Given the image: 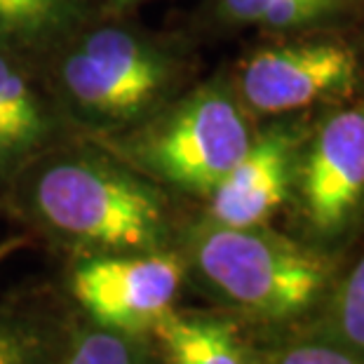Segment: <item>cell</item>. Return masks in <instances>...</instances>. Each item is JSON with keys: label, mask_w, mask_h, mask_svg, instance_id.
<instances>
[{"label": "cell", "mask_w": 364, "mask_h": 364, "mask_svg": "<svg viewBox=\"0 0 364 364\" xmlns=\"http://www.w3.org/2000/svg\"><path fill=\"white\" fill-rule=\"evenodd\" d=\"M183 259L216 299L266 324L313 313L336 282L331 257L268 223L226 226L205 216L188 230Z\"/></svg>", "instance_id": "7a4b0ae2"}, {"label": "cell", "mask_w": 364, "mask_h": 364, "mask_svg": "<svg viewBox=\"0 0 364 364\" xmlns=\"http://www.w3.org/2000/svg\"><path fill=\"white\" fill-rule=\"evenodd\" d=\"M59 97L82 122L115 129L158 113L179 80V59L151 36L99 26L59 45Z\"/></svg>", "instance_id": "3957f363"}, {"label": "cell", "mask_w": 364, "mask_h": 364, "mask_svg": "<svg viewBox=\"0 0 364 364\" xmlns=\"http://www.w3.org/2000/svg\"><path fill=\"white\" fill-rule=\"evenodd\" d=\"M85 14L87 0H0V45L17 54L59 48Z\"/></svg>", "instance_id": "8fae6325"}, {"label": "cell", "mask_w": 364, "mask_h": 364, "mask_svg": "<svg viewBox=\"0 0 364 364\" xmlns=\"http://www.w3.org/2000/svg\"><path fill=\"white\" fill-rule=\"evenodd\" d=\"M257 364H364V360L343 346L308 334L306 338L257 353Z\"/></svg>", "instance_id": "9a60e30c"}, {"label": "cell", "mask_w": 364, "mask_h": 364, "mask_svg": "<svg viewBox=\"0 0 364 364\" xmlns=\"http://www.w3.org/2000/svg\"><path fill=\"white\" fill-rule=\"evenodd\" d=\"M24 205L43 230L87 257L167 250L172 240L158 186L102 156L41 160L26 179Z\"/></svg>", "instance_id": "6da1fadb"}, {"label": "cell", "mask_w": 364, "mask_h": 364, "mask_svg": "<svg viewBox=\"0 0 364 364\" xmlns=\"http://www.w3.org/2000/svg\"><path fill=\"white\" fill-rule=\"evenodd\" d=\"M358 85V57L338 41H294L261 48L237 73V97L259 115H284L346 97Z\"/></svg>", "instance_id": "52a82bcc"}, {"label": "cell", "mask_w": 364, "mask_h": 364, "mask_svg": "<svg viewBox=\"0 0 364 364\" xmlns=\"http://www.w3.org/2000/svg\"><path fill=\"white\" fill-rule=\"evenodd\" d=\"M59 364H162L141 336L120 334L90 322L68 331Z\"/></svg>", "instance_id": "4fadbf2b"}, {"label": "cell", "mask_w": 364, "mask_h": 364, "mask_svg": "<svg viewBox=\"0 0 364 364\" xmlns=\"http://www.w3.org/2000/svg\"><path fill=\"white\" fill-rule=\"evenodd\" d=\"M26 237H7L0 242V263H3L5 259H10L14 252H19L21 247H24Z\"/></svg>", "instance_id": "2e32d148"}, {"label": "cell", "mask_w": 364, "mask_h": 364, "mask_svg": "<svg viewBox=\"0 0 364 364\" xmlns=\"http://www.w3.org/2000/svg\"><path fill=\"white\" fill-rule=\"evenodd\" d=\"M64 338L33 317L0 311V364H59Z\"/></svg>", "instance_id": "5bb4252c"}, {"label": "cell", "mask_w": 364, "mask_h": 364, "mask_svg": "<svg viewBox=\"0 0 364 364\" xmlns=\"http://www.w3.org/2000/svg\"><path fill=\"white\" fill-rule=\"evenodd\" d=\"M311 334L343 346L364 360V254L331 287Z\"/></svg>", "instance_id": "7c38bea8"}, {"label": "cell", "mask_w": 364, "mask_h": 364, "mask_svg": "<svg viewBox=\"0 0 364 364\" xmlns=\"http://www.w3.org/2000/svg\"><path fill=\"white\" fill-rule=\"evenodd\" d=\"M308 129L280 122L254 134L242 160L209 196L207 219L226 226H266L296 188Z\"/></svg>", "instance_id": "ba28073f"}, {"label": "cell", "mask_w": 364, "mask_h": 364, "mask_svg": "<svg viewBox=\"0 0 364 364\" xmlns=\"http://www.w3.org/2000/svg\"><path fill=\"white\" fill-rule=\"evenodd\" d=\"M52 132V108L19 54L0 45V179L24 172L50 141Z\"/></svg>", "instance_id": "9c48e42d"}, {"label": "cell", "mask_w": 364, "mask_h": 364, "mask_svg": "<svg viewBox=\"0 0 364 364\" xmlns=\"http://www.w3.org/2000/svg\"><path fill=\"white\" fill-rule=\"evenodd\" d=\"M186 268L172 250L99 254L75 266L71 291L90 322L144 338L174 311Z\"/></svg>", "instance_id": "5b68a950"}, {"label": "cell", "mask_w": 364, "mask_h": 364, "mask_svg": "<svg viewBox=\"0 0 364 364\" xmlns=\"http://www.w3.org/2000/svg\"><path fill=\"white\" fill-rule=\"evenodd\" d=\"M113 3H118V5H129V3H136V0H113Z\"/></svg>", "instance_id": "e0dca14e"}, {"label": "cell", "mask_w": 364, "mask_h": 364, "mask_svg": "<svg viewBox=\"0 0 364 364\" xmlns=\"http://www.w3.org/2000/svg\"><path fill=\"white\" fill-rule=\"evenodd\" d=\"M252 139L237 92L228 82L212 80L146 118L120 149L153 179L209 198L242 160Z\"/></svg>", "instance_id": "277c9868"}, {"label": "cell", "mask_w": 364, "mask_h": 364, "mask_svg": "<svg viewBox=\"0 0 364 364\" xmlns=\"http://www.w3.org/2000/svg\"><path fill=\"white\" fill-rule=\"evenodd\" d=\"M151 336L162 364H257V350L237 324L221 315L172 311Z\"/></svg>", "instance_id": "30bf717a"}, {"label": "cell", "mask_w": 364, "mask_h": 364, "mask_svg": "<svg viewBox=\"0 0 364 364\" xmlns=\"http://www.w3.org/2000/svg\"><path fill=\"white\" fill-rule=\"evenodd\" d=\"M301 214L317 240L343 237L364 214V108H338L308 132L299 160Z\"/></svg>", "instance_id": "8992f818"}]
</instances>
